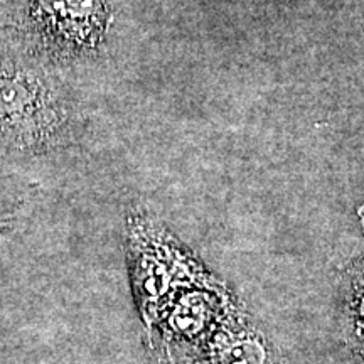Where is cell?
Returning a JSON list of instances; mask_svg holds the SVG:
<instances>
[{
    "mask_svg": "<svg viewBox=\"0 0 364 364\" xmlns=\"http://www.w3.org/2000/svg\"><path fill=\"white\" fill-rule=\"evenodd\" d=\"M73 107L48 68L0 48V152L41 156L65 144Z\"/></svg>",
    "mask_w": 364,
    "mask_h": 364,
    "instance_id": "6da1fadb",
    "label": "cell"
},
{
    "mask_svg": "<svg viewBox=\"0 0 364 364\" xmlns=\"http://www.w3.org/2000/svg\"><path fill=\"white\" fill-rule=\"evenodd\" d=\"M112 26L108 0H29L9 26L7 46L38 65L95 56Z\"/></svg>",
    "mask_w": 364,
    "mask_h": 364,
    "instance_id": "7a4b0ae2",
    "label": "cell"
},
{
    "mask_svg": "<svg viewBox=\"0 0 364 364\" xmlns=\"http://www.w3.org/2000/svg\"><path fill=\"white\" fill-rule=\"evenodd\" d=\"M265 359V348L258 341L247 339L230 346L221 354L220 364H263Z\"/></svg>",
    "mask_w": 364,
    "mask_h": 364,
    "instance_id": "3957f363",
    "label": "cell"
}]
</instances>
